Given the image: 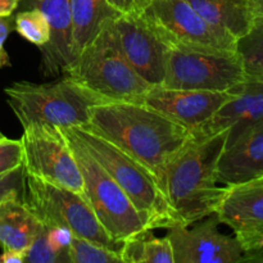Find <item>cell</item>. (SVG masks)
Wrapping results in <instances>:
<instances>
[{
	"instance_id": "6da1fadb",
	"label": "cell",
	"mask_w": 263,
	"mask_h": 263,
	"mask_svg": "<svg viewBox=\"0 0 263 263\" xmlns=\"http://www.w3.org/2000/svg\"><path fill=\"white\" fill-rule=\"evenodd\" d=\"M85 126L140 162L163 193L167 166L193 139L186 128L144 103H100Z\"/></svg>"
},
{
	"instance_id": "7a4b0ae2",
	"label": "cell",
	"mask_w": 263,
	"mask_h": 263,
	"mask_svg": "<svg viewBox=\"0 0 263 263\" xmlns=\"http://www.w3.org/2000/svg\"><path fill=\"white\" fill-rule=\"evenodd\" d=\"M228 131L193 138L170 162L164 175V194L182 226L213 215L225 187L217 186V163Z\"/></svg>"
},
{
	"instance_id": "3957f363",
	"label": "cell",
	"mask_w": 263,
	"mask_h": 263,
	"mask_svg": "<svg viewBox=\"0 0 263 263\" xmlns=\"http://www.w3.org/2000/svg\"><path fill=\"white\" fill-rule=\"evenodd\" d=\"M64 130L73 135L120 185L149 229L180 225L156 177L140 162L86 126H71Z\"/></svg>"
},
{
	"instance_id": "277c9868",
	"label": "cell",
	"mask_w": 263,
	"mask_h": 263,
	"mask_svg": "<svg viewBox=\"0 0 263 263\" xmlns=\"http://www.w3.org/2000/svg\"><path fill=\"white\" fill-rule=\"evenodd\" d=\"M63 74L102 98L105 103H141L152 87L121 53L113 21L103 26Z\"/></svg>"
},
{
	"instance_id": "5b68a950",
	"label": "cell",
	"mask_w": 263,
	"mask_h": 263,
	"mask_svg": "<svg viewBox=\"0 0 263 263\" xmlns=\"http://www.w3.org/2000/svg\"><path fill=\"white\" fill-rule=\"evenodd\" d=\"M4 92L22 127L31 123H46L59 128L85 126L89 123L91 108L105 103L64 74L45 84L13 82Z\"/></svg>"
},
{
	"instance_id": "8992f818",
	"label": "cell",
	"mask_w": 263,
	"mask_h": 263,
	"mask_svg": "<svg viewBox=\"0 0 263 263\" xmlns=\"http://www.w3.org/2000/svg\"><path fill=\"white\" fill-rule=\"evenodd\" d=\"M68 140L84 181L82 195L98 221L115 240L123 243L149 229L130 198L79 140L62 128Z\"/></svg>"
},
{
	"instance_id": "52a82bcc",
	"label": "cell",
	"mask_w": 263,
	"mask_h": 263,
	"mask_svg": "<svg viewBox=\"0 0 263 263\" xmlns=\"http://www.w3.org/2000/svg\"><path fill=\"white\" fill-rule=\"evenodd\" d=\"M25 200L44 226H62L77 238L86 239L120 254L123 243L115 240L105 231L80 193L26 174Z\"/></svg>"
},
{
	"instance_id": "ba28073f",
	"label": "cell",
	"mask_w": 263,
	"mask_h": 263,
	"mask_svg": "<svg viewBox=\"0 0 263 263\" xmlns=\"http://www.w3.org/2000/svg\"><path fill=\"white\" fill-rule=\"evenodd\" d=\"M144 14L170 49L238 51V41L205 22L187 0H152Z\"/></svg>"
},
{
	"instance_id": "9c48e42d",
	"label": "cell",
	"mask_w": 263,
	"mask_h": 263,
	"mask_svg": "<svg viewBox=\"0 0 263 263\" xmlns=\"http://www.w3.org/2000/svg\"><path fill=\"white\" fill-rule=\"evenodd\" d=\"M246 80L238 51L168 49L162 86L170 89L226 91Z\"/></svg>"
},
{
	"instance_id": "30bf717a",
	"label": "cell",
	"mask_w": 263,
	"mask_h": 263,
	"mask_svg": "<svg viewBox=\"0 0 263 263\" xmlns=\"http://www.w3.org/2000/svg\"><path fill=\"white\" fill-rule=\"evenodd\" d=\"M21 140L26 174L82 194L81 172L62 128L31 123L23 127Z\"/></svg>"
},
{
	"instance_id": "8fae6325",
	"label": "cell",
	"mask_w": 263,
	"mask_h": 263,
	"mask_svg": "<svg viewBox=\"0 0 263 263\" xmlns=\"http://www.w3.org/2000/svg\"><path fill=\"white\" fill-rule=\"evenodd\" d=\"M121 53L139 76L152 86L163 84L168 46L159 39L143 13L120 14L113 20Z\"/></svg>"
},
{
	"instance_id": "7c38bea8",
	"label": "cell",
	"mask_w": 263,
	"mask_h": 263,
	"mask_svg": "<svg viewBox=\"0 0 263 263\" xmlns=\"http://www.w3.org/2000/svg\"><path fill=\"white\" fill-rule=\"evenodd\" d=\"M217 215L204 217L189 226L167 229V238L174 251V263H240L244 251L235 236L218 230Z\"/></svg>"
},
{
	"instance_id": "4fadbf2b",
	"label": "cell",
	"mask_w": 263,
	"mask_h": 263,
	"mask_svg": "<svg viewBox=\"0 0 263 263\" xmlns=\"http://www.w3.org/2000/svg\"><path fill=\"white\" fill-rule=\"evenodd\" d=\"M246 252L263 248V175L249 181L225 185L216 211Z\"/></svg>"
},
{
	"instance_id": "5bb4252c",
	"label": "cell",
	"mask_w": 263,
	"mask_h": 263,
	"mask_svg": "<svg viewBox=\"0 0 263 263\" xmlns=\"http://www.w3.org/2000/svg\"><path fill=\"white\" fill-rule=\"evenodd\" d=\"M233 95L230 90L210 91L170 89L159 85L152 86L144 95L141 103L162 113L194 135Z\"/></svg>"
},
{
	"instance_id": "9a60e30c",
	"label": "cell",
	"mask_w": 263,
	"mask_h": 263,
	"mask_svg": "<svg viewBox=\"0 0 263 263\" xmlns=\"http://www.w3.org/2000/svg\"><path fill=\"white\" fill-rule=\"evenodd\" d=\"M233 98L226 102L193 138H205L228 131L226 144L263 118V82L244 80L231 87Z\"/></svg>"
},
{
	"instance_id": "2e32d148",
	"label": "cell",
	"mask_w": 263,
	"mask_h": 263,
	"mask_svg": "<svg viewBox=\"0 0 263 263\" xmlns=\"http://www.w3.org/2000/svg\"><path fill=\"white\" fill-rule=\"evenodd\" d=\"M50 27V40L40 48V69L44 76L63 74L73 61V22L71 0H30Z\"/></svg>"
},
{
	"instance_id": "e0dca14e",
	"label": "cell",
	"mask_w": 263,
	"mask_h": 263,
	"mask_svg": "<svg viewBox=\"0 0 263 263\" xmlns=\"http://www.w3.org/2000/svg\"><path fill=\"white\" fill-rule=\"evenodd\" d=\"M263 175V118L223 148L217 163V182L235 185Z\"/></svg>"
},
{
	"instance_id": "ac0fdd59",
	"label": "cell",
	"mask_w": 263,
	"mask_h": 263,
	"mask_svg": "<svg viewBox=\"0 0 263 263\" xmlns=\"http://www.w3.org/2000/svg\"><path fill=\"white\" fill-rule=\"evenodd\" d=\"M43 230L44 223L26 200L10 198L0 203V248L3 251L25 252Z\"/></svg>"
},
{
	"instance_id": "d6986e66",
	"label": "cell",
	"mask_w": 263,
	"mask_h": 263,
	"mask_svg": "<svg viewBox=\"0 0 263 263\" xmlns=\"http://www.w3.org/2000/svg\"><path fill=\"white\" fill-rule=\"evenodd\" d=\"M195 12L220 32L240 40L252 27L247 0H187Z\"/></svg>"
},
{
	"instance_id": "ffe728a7",
	"label": "cell",
	"mask_w": 263,
	"mask_h": 263,
	"mask_svg": "<svg viewBox=\"0 0 263 263\" xmlns=\"http://www.w3.org/2000/svg\"><path fill=\"white\" fill-rule=\"evenodd\" d=\"M73 22V59L97 36L103 26L113 21L116 12L107 0H71Z\"/></svg>"
},
{
	"instance_id": "44dd1931",
	"label": "cell",
	"mask_w": 263,
	"mask_h": 263,
	"mask_svg": "<svg viewBox=\"0 0 263 263\" xmlns=\"http://www.w3.org/2000/svg\"><path fill=\"white\" fill-rule=\"evenodd\" d=\"M120 256L122 263H174L168 238H157L153 229H146L123 241Z\"/></svg>"
},
{
	"instance_id": "7402d4cb",
	"label": "cell",
	"mask_w": 263,
	"mask_h": 263,
	"mask_svg": "<svg viewBox=\"0 0 263 263\" xmlns=\"http://www.w3.org/2000/svg\"><path fill=\"white\" fill-rule=\"evenodd\" d=\"M236 50L243 62L246 80L263 82V17L254 18L251 30L238 41Z\"/></svg>"
},
{
	"instance_id": "603a6c76",
	"label": "cell",
	"mask_w": 263,
	"mask_h": 263,
	"mask_svg": "<svg viewBox=\"0 0 263 263\" xmlns=\"http://www.w3.org/2000/svg\"><path fill=\"white\" fill-rule=\"evenodd\" d=\"M14 31L39 48L46 45L51 35L48 21L36 8L22 10L14 15Z\"/></svg>"
},
{
	"instance_id": "cb8c5ba5",
	"label": "cell",
	"mask_w": 263,
	"mask_h": 263,
	"mask_svg": "<svg viewBox=\"0 0 263 263\" xmlns=\"http://www.w3.org/2000/svg\"><path fill=\"white\" fill-rule=\"evenodd\" d=\"M67 257L68 263H122L117 252L77 236L72 239Z\"/></svg>"
},
{
	"instance_id": "d4e9b609",
	"label": "cell",
	"mask_w": 263,
	"mask_h": 263,
	"mask_svg": "<svg viewBox=\"0 0 263 263\" xmlns=\"http://www.w3.org/2000/svg\"><path fill=\"white\" fill-rule=\"evenodd\" d=\"M25 263H68L67 258L53 249L46 239L45 230L25 251Z\"/></svg>"
},
{
	"instance_id": "484cf974",
	"label": "cell",
	"mask_w": 263,
	"mask_h": 263,
	"mask_svg": "<svg viewBox=\"0 0 263 263\" xmlns=\"http://www.w3.org/2000/svg\"><path fill=\"white\" fill-rule=\"evenodd\" d=\"M10 198L26 199V170L23 164L0 175V203Z\"/></svg>"
},
{
	"instance_id": "4316f807",
	"label": "cell",
	"mask_w": 263,
	"mask_h": 263,
	"mask_svg": "<svg viewBox=\"0 0 263 263\" xmlns=\"http://www.w3.org/2000/svg\"><path fill=\"white\" fill-rule=\"evenodd\" d=\"M23 164L22 140L4 138L0 140V175Z\"/></svg>"
},
{
	"instance_id": "83f0119b",
	"label": "cell",
	"mask_w": 263,
	"mask_h": 263,
	"mask_svg": "<svg viewBox=\"0 0 263 263\" xmlns=\"http://www.w3.org/2000/svg\"><path fill=\"white\" fill-rule=\"evenodd\" d=\"M44 230H45L46 239H48L49 244L53 247L54 251L66 257L68 261L67 251L71 246V241L74 236L73 234L68 229L62 228V226H44Z\"/></svg>"
},
{
	"instance_id": "f1b7e54d",
	"label": "cell",
	"mask_w": 263,
	"mask_h": 263,
	"mask_svg": "<svg viewBox=\"0 0 263 263\" xmlns=\"http://www.w3.org/2000/svg\"><path fill=\"white\" fill-rule=\"evenodd\" d=\"M12 31H14V15H0V68L10 66L9 55L5 51L4 44Z\"/></svg>"
},
{
	"instance_id": "f546056e",
	"label": "cell",
	"mask_w": 263,
	"mask_h": 263,
	"mask_svg": "<svg viewBox=\"0 0 263 263\" xmlns=\"http://www.w3.org/2000/svg\"><path fill=\"white\" fill-rule=\"evenodd\" d=\"M108 4L120 14L143 13L152 0H107Z\"/></svg>"
},
{
	"instance_id": "4dcf8cb0",
	"label": "cell",
	"mask_w": 263,
	"mask_h": 263,
	"mask_svg": "<svg viewBox=\"0 0 263 263\" xmlns=\"http://www.w3.org/2000/svg\"><path fill=\"white\" fill-rule=\"evenodd\" d=\"M0 263H25V252L3 251L0 254Z\"/></svg>"
},
{
	"instance_id": "1f68e13d",
	"label": "cell",
	"mask_w": 263,
	"mask_h": 263,
	"mask_svg": "<svg viewBox=\"0 0 263 263\" xmlns=\"http://www.w3.org/2000/svg\"><path fill=\"white\" fill-rule=\"evenodd\" d=\"M21 0H0V15L13 14Z\"/></svg>"
},
{
	"instance_id": "d6a6232c",
	"label": "cell",
	"mask_w": 263,
	"mask_h": 263,
	"mask_svg": "<svg viewBox=\"0 0 263 263\" xmlns=\"http://www.w3.org/2000/svg\"><path fill=\"white\" fill-rule=\"evenodd\" d=\"M241 262H254V263H263V248L256 249L252 252H246L243 256Z\"/></svg>"
},
{
	"instance_id": "836d02e7",
	"label": "cell",
	"mask_w": 263,
	"mask_h": 263,
	"mask_svg": "<svg viewBox=\"0 0 263 263\" xmlns=\"http://www.w3.org/2000/svg\"><path fill=\"white\" fill-rule=\"evenodd\" d=\"M249 10L254 18L263 17V0H247Z\"/></svg>"
},
{
	"instance_id": "e575fe53",
	"label": "cell",
	"mask_w": 263,
	"mask_h": 263,
	"mask_svg": "<svg viewBox=\"0 0 263 263\" xmlns=\"http://www.w3.org/2000/svg\"><path fill=\"white\" fill-rule=\"evenodd\" d=\"M4 138H5V136L3 135V134H2V131H0V140H2V139H4Z\"/></svg>"
}]
</instances>
